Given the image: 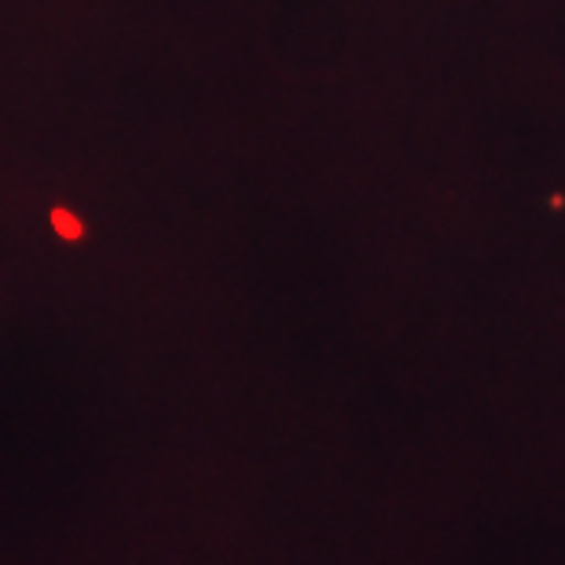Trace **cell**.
I'll list each match as a JSON object with an SVG mask.
<instances>
[{
  "instance_id": "1",
  "label": "cell",
  "mask_w": 565,
  "mask_h": 565,
  "mask_svg": "<svg viewBox=\"0 0 565 565\" xmlns=\"http://www.w3.org/2000/svg\"><path fill=\"white\" fill-rule=\"evenodd\" d=\"M55 224H60V228H63L66 235H77V232H82L71 217H66V213H55Z\"/></svg>"
}]
</instances>
